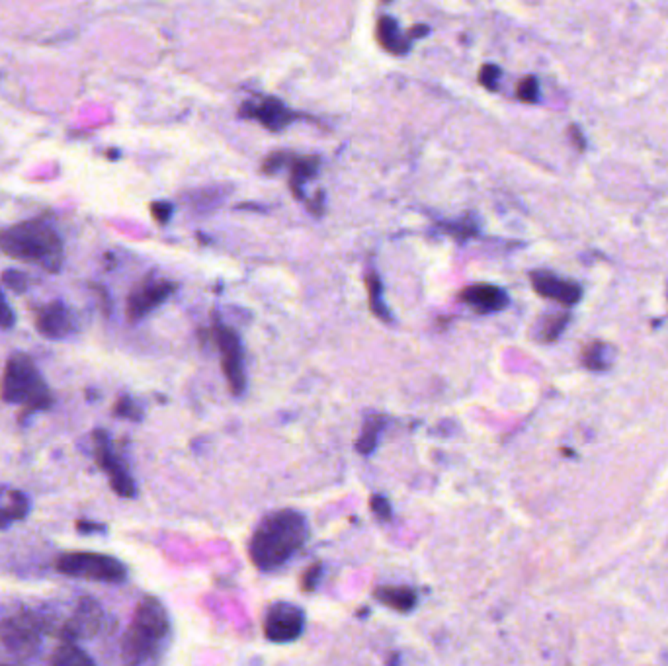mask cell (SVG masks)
Instances as JSON below:
<instances>
[{"label": "cell", "instance_id": "cell-1", "mask_svg": "<svg viewBox=\"0 0 668 666\" xmlns=\"http://www.w3.org/2000/svg\"><path fill=\"white\" fill-rule=\"evenodd\" d=\"M309 527L305 516L291 508H283L266 516L254 530L248 553L260 571H274L285 564L305 545Z\"/></svg>", "mask_w": 668, "mask_h": 666}, {"label": "cell", "instance_id": "cell-2", "mask_svg": "<svg viewBox=\"0 0 668 666\" xmlns=\"http://www.w3.org/2000/svg\"><path fill=\"white\" fill-rule=\"evenodd\" d=\"M0 250L18 262L38 264L49 274H57L63 268V241L47 217L27 219L2 229Z\"/></svg>", "mask_w": 668, "mask_h": 666}, {"label": "cell", "instance_id": "cell-3", "mask_svg": "<svg viewBox=\"0 0 668 666\" xmlns=\"http://www.w3.org/2000/svg\"><path fill=\"white\" fill-rule=\"evenodd\" d=\"M170 635V617L163 602L145 596L137 604L121 639V665L154 666Z\"/></svg>", "mask_w": 668, "mask_h": 666}, {"label": "cell", "instance_id": "cell-4", "mask_svg": "<svg viewBox=\"0 0 668 666\" xmlns=\"http://www.w3.org/2000/svg\"><path fill=\"white\" fill-rule=\"evenodd\" d=\"M0 399L8 405H22L20 423L27 416L49 410L53 407V393L41 377L36 361L24 352H14L6 359L4 373L0 379Z\"/></svg>", "mask_w": 668, "mask_h": 666}, {"label": "cell", "instance_id": "cell-5", "mask_svg": "<svg viewBox=\"0 0 668 666\" xmlns=\"http://www.w3.org/2000/svg\"><path fill=\"white\" fill-rule=\"evenodd\" d=\"M51 626L49 617L27 608H20L12 614L0 617V643L2 647L20 661L38 654L43 635Z\"/></svg>", "mask_w": 668, "mask_h": 666}, {"label": "cell", "instance_id": "cell-6", "mask_svg": "<svg viewBox=\"0 0 668 666\" xmlns=\"http://www.w3.org/2000/svg\"><path fill=\"white\" fill-rule=\"evenodd\" d=\"M55 569L71 578L102 582V584H121L128 580V567L114 555L96 551H69L57 557Z\"/></svg>", "mask_w": 668, "mask_h": 666}, {"label": "cell", "instance_id": "cell-7", "mask_svg": "<svg viewBox=\"0 0 668 666\" xmlns=\"http://www.w3.org/2000/svg\"><path fill=\"white\" fill-rule=\"evenodd\" d=\"M92 440H94V460H96L98 467L102 469L104 473L108 475L110 487L114 488L117 497L133 499L135 492H137V487H135L131 475H129L126 465L119 460V455L112 446V440H110L108 432L98 428V430H94Z\"/></svg>", "mask_w": 668, "mask_h": 666}, {"label": "cell", "instance_id": "cell-8", "mask_svg": "<svg viewBox=\"0 0 668 666\" xmlns=\"http://www.w3.org/2000/svg\"><path fill=\"white\" fill-rule=\"evenodd\" d=\"M104 623V610L92 596H80L73 612L59 628L61 643H78L94 637Z\"/></svg>", "mask_w": 668, "mask_h": 666}, {"label": "cell", "instance_id": "cell-9", "mask_svg": "<svg viewBox=\"0 0 668 666\" xmlns=\"http://www.w3.org/2000/svg\"><path fill=\"white\" fill-rule=\"evenodd\" d=\"M305 629V615L289 602H276L264 617V633L274 643H289L301 637Z\"/></svg>", "mask_w": 668, "mask_h": 666}, {"label": "cell", "instance_id": "cell-10", "mask_svg": "<svg viewBox=\"0 0 668 666\" xmlns=\"http://www.w3.org/2000/svg\"><path fill=\"white\" fill-rule=\"evenodd\" d=\"M217 346L221 350V368L227 377L232 395H243L246 387L243 368V350L237 333L227 326H217Z\"/></svg>", "mask_w": 668, "mask_h": 666}, {"label": "cell", "instance_id": "cell-11", "mask_svg": "<svg viewBox=\"0 0 668 666\" xmlns=\"http://www.w3.org/2000/svg\"><path fill=\"white\" fill-rule=\"evenodd\" d=\"M176 292V283L168 280H156V282H145L137 285L128 297V319L131 322L145 319L151 311L160 307L170 295Z\"/></svg>", "mask_w": 668, "mask_h": 666}, {"label": "cell", "instance_id": "cell-12", "mask_svg": "<svg viewBox=\"0 0 668 666\" xmlns=\"http://www.w3.org/2000/svg\"><path fill=\"white\" fill-rule=\"evenodd\" d=\"M239 114L243 117L257 119L264 128L272 129V131H282L283 128H287L294 119L299 117V114L289 110L287 106H283L278 98H270V96L244 102Z\"/></svg>", "mask_w": 668, "mask_h": 666}, {"label": "cell", "instance_id": "cell-13", "mask_svg": "<svg viewBox=\"0 0 668 666\" xmlns=\"http://www.w3.org/2000/svg\"><path fill=\"white\" fill-rule=\"evenodd\" d=\"M36 329L38 333L47 340H61L69 334L75 333L77 322L73 313L64 305L61 299H55L51 303L43 305L36 313Z\"/></svg>", "mask_w": 668, "mask_h": 666}, {"label": "cell", "instance_id": "cell-14", "mask_svg": "<svg viewBox=\"0 0 668 666\" xmlns=\"http://www.w3.org/2000/svg\"><path fill=\"white\" fill-rule=\"evenodd\" d=\"M532 285L541 297L553 299V301H557L561 305H575L580 299V295H582L580 285H577L575 282H569V280H563V278H557L549 272H534L532 274Z\"/></svg>", "mask_w": 668, "mask_h": 666}, {"label": "cell", "instance_id": "cell-15", "mask_svg": "<svg viewBox=\"0 0 668 666\" xmlns=\"http://www.w3.org/2000/svg\"><path fill=\"white\" fill-rule=\"evenodd\" d=\"M460 299L483 313L502 311L508 305V297L497 285H469L460 294Z\"/></svg>", "mask_w": 668, "mask_h": 666}, {"label": "cell", "instance_id": "cell-16", "mask_svg": "<svg viewBox=\"0 0 668 666\" xmlns=\"http://www.w3.org/2000/svg\"><path fill=\"white\" fill-rule=\"evenodd\" d=\"M32 510V502L24 490L0 488V530H6L16 522L26 520Z\"/></svg>", "mask_w": 668, "mask_h": 666}, {"label": "cell", "instance_id": "cell-17", "mask_svg": "<svg viewBox=\"0 0 668 666\" xmlns=\"http://www.w3.org/2000/svg\"><path fill=\"white\" fill-rule=\"evenodd\" d=\"M377 39L387 51L397 53V55H405L411 47L409 39L401 36L397 22L391 16H381L379 18V22H377Z\"/></svg>", "mask_w": 668, "mask_h": 666}, {"label": "cell", "instance_id": "cell-18", "mask_svg": "<svg viewBox=\"0 0 668 666\" xmlns=\"http://www.w3.org/2000/svg\"><path fill=\"white\" fill-rule=\"evenodd\" d=\"M47 666H96V661L78 643H61L53 651Z\"/></svg>", "mask_w": 668, "mask_h": 666}, {"label": "cell", "instance_id": "cell-19", "mask_svg": "<svg viewBox=\"0 0 668 666\" xmlns=\"http://www.w3.org/2000/svg\"><path fill=\"white\" fill-rule=\"evenodd\" d=\"M375 598L397 612H409L416 604V594L409 586H381L375 590Z\"/></svg>", "mask_w": 668, "mask_h": 666}, {"label": "cell", "instance_id": "cell-20", "mask_svg": "<svg viewBox=\"0 0 668 666\" xmlns=\"http://www.w3.org/2000/svg\"><path fill=\"white\" fill-rule=\"evenodd\" d=\"M319 170V158L317 156H299L291 160V174H289V186L296 198L303 200L301 188L303 184L311 180Z\"/></svg>", "mask_w": 668, "mask_h": 666}, {"label": "cell", "instance_id": "cell-21", "mask_svg": "<svg viewBox=\"0 0 668 666\" xmlns=\"http://www.w3.org/2000/svg\"><path fill=\"white\" fill-rule=\"evenodd\" d=\"M368 294H370V307H372V311L377 315V317H381L383 320H389L391 317H389V309L383 305V301H381V282H379V278L375 276V274H370L368 276Z\"/></svg>", "mask_w": 668, "mask_h": 666}, {"label": "cell", "instance_id": "cell-22", "mask_svg": "<svg viewBox=\"0 0 668 666\" xmlns=\"http://www.w3.org/2000/svg\"><path fill=\"white\" fill-rule=\"evenodd\" d=\"M606 352H608V348H606L602 342L588 344V346L584 348V352H582V364H584L588 370H606V368H608Z\"/></svg>", "mask_w": 668, "mask_h": 666}, {"label": "cell", "instance_id": "cell-23", "mask_svg": "<svg viewBox=\"0 0 668 666\" xmlns=\"http://www.w3.org/2000/svg\"><path fill=\"white\" fill-rule=\"evenodd\" d=\"M379 428H381V418H375V420H368L366 423L363 432H361L360 440H358V449H360L361 453H372L375 444H377Z\"/></svg>", "mask_w": 668, "mask_h": 666}, {"label": "cell", "instance_id": "cell-24", "mask_svg": "<svg viewBox=\"0 0 668 666\" xmlns=\"http://www.w3.org/2000/svg\"><path fill=\"white\" fill-rule=\"evenodd\" d=\"M2 283L12 289L14 294H26L27 287H29V278L22 270H4L2 272Z\"/></svg>", "mask_w": 668, "mask_h": 666}, {"label": "cell", "instance_id": "cell-25", "mask_svg": "<svg viewBox=\"0 0 668 666\" xmlns=\"http://www.w3.org/2000/svg\"><path fill=\"white\" fill-rule=\"evenodd\" d=\"M569 322V315H555V317H549L545 320V326H543V334L541 338L547 340V342H553L559 338V334L565 331V324Z\"/></svg>", "mask_w": 668, "mask_h": 666}, {"label": "cell", "instance_id": "cell-26", "mask_svg": "<svg viewBox=\"0 0 668 666\" xmlns=\"http://www.w3.org/2000/svg\"><path fill=\"white\" fill-rule=\"evenodd\" d=\"M114 414H116V416H123V418H133V420H139V418H141L139 409L135 407V403H133L129 397L117 399L116 407H114Z\"/></svg>", "mask_w": 668, "mask_h": 666}, {"label": "cell", "instance_id": "cell-27", "mask_svg": "<svg viewBox=\"0 0 668 666\" xmlns=\"http://www.w3.org/2000/svg\"><path fill=\"white\" fill-rule=\"evenodd\" d=\"M518 98L524 102H536L538 100V80L534 77H526L518 84Z\"/></svg>", "mask_w": 668, "mask_h": 666}, {"label": "cell", "instance_id": "cell-28", "mask_svg": "<svg viewBox=\"0 0 668 666\" xmlns=\"http://www.w3.org/2000/svg\"><path fill=\"white\" fill-rule=\"evenodd\" d=\"M14 324H16V313L0 289V331H8Z\"/></svg>", "mask_w": 668, "mask_h": 666}, {"label": "cell", "instance_id": "cell-29", "mask_svg": "<svg viewBox=\"0 0 668 666\" xmlns=\"http://www.w3.org/2000/svg\"><path fill=\"white\" fill-rule=\"evenodd\" d=\"M501 77V69L497 64H485L479 73V80L483 86H487L488 90H497V82Z\"/></svg>", "mask_w": 668, "mask_h": 666}, {"label": "cell", "instance_id": "cell-30", "mask_svg": "<svg viewBox=\"0 0 668 666\" xmlns=\"http://www.w3.org/2000/svg\"><path fill=\"white\" fill-rule=\"evenodd\" d=\"M77 532L82 536H91V534H106V524L102 522H91V520H78L77 522Z\"/></svg>", "mask_w": 668, "mask_h": 666}, {"label": "cell", "instance_id": "cell-31", "mask_svg": "<svg viewBox=\"0 0 668 666\" xmlns=\"http://www.w3.org/2000/svg\"><path fill=\"white\" fill-rule=\"evenodd\" d=\"M151 213H153V217L156 219L160 225H165L168 219H170V213H172V205L167 204V202H154V204L151 205Z\"/></svg>", "mask_w": 668, "mask_h": 666}, {"label": "cell", "instance_id": "cell-32", "mask_svg": "<svg viewBox=\"0 0 668 666\" xmlns=\"http://www.w3.org/2000/svg\"><path fill=\"white\" fill-rule=\"evenodd\" d=\"M289 160H291V158H289L287 154H282V153L270 154V156L266 158V163H264V172H276L278 168L283 167V165H287Z\"/></svg>", "mask_w": 668, "mask_h": 666}, {"label": "cell", "instance_id": "cell-33", "mask_svg": "<svg viewBox=\"0 0 668 666\" xmlns=\"http://www.w3.org/2000/svg\"><path fill=\"white\" fill-rule=\"evenodd\" d=\"M372 508H373V512L377 514L379 518H383V520H387V518L391 516V510H389V502H387L383 497H373Z\"/></svg>", "mask_w": 668, "mask_h": 666}, {"label": "cell", "instance_id": "cell-34", "mask_svg": "<svg viewBox=\"0 0 668 666\" xmlns=\"http://www.w3.org/2000/svg\"><path fill=\"white\" fill-rule=\"evenodd\" d=\"M315 577H319V569H317V567H313L311 573H309V577L305 578V588L307 590L313 588V580H315Z\"/></svg>", "mask_w": 668, "mask_h": 666}]
</instances>
